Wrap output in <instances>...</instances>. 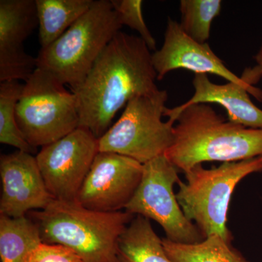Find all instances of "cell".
<instances>
[{
    "label": "cell",
    "instance_id": "10",
    "mask_svg": "<svg viewBox=\"0 0 262 262\" xmlns=\"http://www.w3.org/2000/svg\"><path fill=\"white\" fill-rule=\"evenodd\" d=\"M143 165L124 155L98 152L75 201L101 212L121 211L139 187Z\"/></svg>",
    "mask_w": 262,
    "mask_h": 262
},
{
    "label": "cell",
    "instance_id": "19",
    "mask_svg": "<svg viewBox=\"0 0 262 262\" xmlns=\"http://www.w3.org/2000/svg\"><path fill=\"white\" fill-rule=\"evenodd\" d=\"M23 89L24 84L16 80L0 84V142L33 155L37 148L26 140L15 118V108Z\"/></svg>",
    "mask_w": 262,
    "mask_h": 262
},
{
    "label": "cell",
    "instance_id": "12",
    "mask_svg": "<svg viewBox=\"0 0 262 262\" xmlns=\"http://www.w3.org/2000/svg\"><path fill=\"white\" fill-rule=\"evenodd\" d=\"M38 27L35 0L0 1V82H27L37 59L24 51V42Z\"/></svg>",
    "mask_w": 262,
    "mask_h": 262
},
{
    "label": "cell",
    "instance_id": "18",
    "mask_svg": "<svg viewBox=\"0 0 262 262\" xmlns=\"http://www.w3.org/2000/svg\"><path fill=\"white\" fill-rule=\"evenodd\" d=\"M163 244L173 262H250L218 234L196 244H179L167 238H163Z\"/></svg>",
    "mask_w": 262,
    "mask_h": 262
},
{
    "label": "cell",
    "instance_id": "7",
    "mask_svg": "<svg viewBox=\"0 0 262 262\" xmlns=\"http://www.w3.org/2000/svg\"><path fill=\"white\" fill-rule=\"evenodd\" d=\"M15 118L26 140L34 148L61 139L80 122L75 94L51 73L38 68L24 84Z\"/></svg>",
    "mask_w": 262,
    "mask_h": 262
},
{
    "label": "cell",
    "instance_id": "4",
    "mask_svg": "<svg viewBox=\"0 0 262 262\" xmlns=\"http://www.w3.org/2000/svg\"><path fill=\"white\" fill-rule=\"evenodd\" d=\"M122 27L111 1H94L63 35L40 49L36 57L37 68L49 72L75 92Z\"/></svg>",
    "mask_w": 262,
    "mask_h": 262
},
{
    "label": "cell",
    "instance_id": "13",
    "mask_svg": "<svg viewBox=\"0 0 262 262\" xmlns=\"http://www.w3.org/2000/svg\"><path fill=\"white\" fill-rule=\"evenodd\" d=\"M152 63L162 80L176 70L192 71L194 75L211 74L228 82L252 85L244 77L234 75L212 51L208 43H199L185 34L178 22L168 18L163 46L152 54Z\"/></svg>",
    "mask_w": 262,
    "mask_h": 262
},
{
    "label": "cell",
    "instance_id": "2",
    "mask_svg": "<svg viewBox=\"0 0 262 262\" xmlns=\"http://www.w3.org/2000/svg\"><path fill=\"white\" fill-rule=\"evenodd\" d=\"M174 125L173 144L165 156L186 173L206 162H237L262 156V129L229 121L207 103L183 108L168 117Z\"/></svg>",
    "mask_w": 262,
    "mask_h": 262
},
{
    "label": "cell",
    "instance_id": "16",
    "mask_svg": "<svg viewBox=\"0 0 262 262\" xmlns=\"http://www.w3.org/2000/svg\"><path fill=\"white\" fill-rule=\"evenodd\" d=\"M41 49L53 44L83 15L94 0H35Z\"/></svg>",
    "mask_w": 262,
    "mask_h": 262
},
{
    "label": "cell",
    "instance_id": "21",
    "mask_svg": "<svg viewBox=\"0 0 262 262\" xmlns=\"http://www.w3.org/2000/svg\"><path fill=\"white\" fill-rule=\"evenodd\" d=\"M122 25H125L139 32V37L146 42L150 51H156V40L144 21L141 0H112Z\"/></svg>",
    "mask_w": 262,
    "mask_h": 262
},
{
    "label": "cell",
    "instance_id": "5",
    "mask_svg": "<svg viewBox=\"0 0 262 262\" xmlns=\"http://www.w3.org/2000/svg\"><path fill=\"white\" fill-rule=\"evenodd\" d=\"M261 171L262 156L223 163L211 169L196 165L184 173L187 182L178 183L176 195L186 217L198 227L205 238L218 234L232 243L227 221L232 193L245 177Z\"/></svg>",
    "mask_w": 262,
    "mask_h": 262
},
{
    "label": "cell",
    "instance_id": "8",
    "mask_svg": "<svg viewBox=\"0 0 262 262\" xmlns=\"http://www.w3.org/2000/svg\"><path fill=\"white\" fill-rule=\"evenodd\" d=\"M178 169L165 155L143 165L140 184L125 207L132 215L158 222L165 238L179 244H192L205 239L200 229L188 220L174 194L173 186L180 182Z\"/></svg>",
    "mask_w": 262,
    "mask_h": 262
},
{
    "label": "cell",
    "instance_id": "20",
    "mask_svg": "<svg viewBox=\"0 0 262 262\" xmlns=\"http://www.w3.org/2000/svg\"><path fill=\"white\" fill-rule=\"evenodd\" d=\"M221 0H182L181 22L183 32L196 42L206 43L213 20L220 15Z\"/></svg>",
    "mask_w": 262,
    "mask_h": 262
},
{
    "label": "cell",
    "instance_id": "17",
    "mask_svg": "<svg viewBox=\"0 0 262 262\" xmlns=\"http://www.w3.org/2000/svg\"><path fill=\"white\" fill-rule=\"evenodd\" d=\"M42 243L35 222L26 215L13 218L0 215L1 262H24L29 253Z\"/></svg>",
    "mask_w": 262,
    "mask_h": 262
},
{
    "label": "cell",
    "instance_id": "23",
    "mask_svg": "<svg viewBox=\"0 0 262 262\" xmlns=\"http://www.w3.org/2000/svg\"><path fill=\"white\" fill-rule=\"evenodd\" d=\"M254 58L256 60V63H257V66L256 67V69H257L258 72H259V73L262 76V43L261 47L258 50V53H256Z\"/></svg>",
    "mask_w": 262,
    "mask_h": 262
},
{
    "label": "cell",
    "instance_id": "11",
    "mask_svg": "<svg viewBox=\"0 0 262 262\" xmlns=\"http://www.w3.org/2000/svg\"><path fill=\"white\" fill-rule=\"evenodd\" d=\"M2 194L0 215L25 216L32 210L46 209L54 200L46 187L36 157L18 151L0 157Z\"/></svg>",
    "mask_w": 262,
    "mask_h": 262
},
{
    "label": "cell",
    "instance_id": "15",
    "mask_svg": "<svg viewBox=\"0 0 262 262\" xmlns=\"http://www.w3.org/2000/svg\"><path fill=\"white\" fill-rule=\"evenodd\" d=\"M117 262H173L167 254L160 238L145 217L133 219L120 237Z\"/></svg>",
    "mask_w": 262,
    "mask_h": 262
},
{
    "label": "cell",
    "instance_id": "22",
    "mask_svg": "<svg viewBox=\"0 0 262 262\" xmlns=\"http://www.w3.org/2000/svg\"><path fill=\"white\" fill-rule=\"evenodd\" d=\"M24 262H83L77 253L61 245L42 243L32 250Z\"/></svg>",
    "mask_w": 262,
    "mask_h": 262
},
{
    "label": "cell",
    "instance_id": "6",
    "mask_svg": "<svg viewBox=\"0 0 262 262\" xmlns=\"http://www.w3.org/2000/svg\"><path fill=\"white\" fill-rule=\"evenodd\" d=\"M168 98L166 90L133 98L98 139L99 152L124 155L142 165L165 155L173 144L175 125L173 120H162Z\"/></svg>",
    "mask_w": 262,
    "mask_h": 262
},
{
    "label": "cell",
    "instance_id": "1",
    "mask_svg": "<svg viewBox=\"0 0 262 262\" xmlns=\"http://www.w3.org/2000/svg\"><path fill=\"white\" fill-rule=\"evenodd\" d=\"M152 54L140 37L118 32L75 92L79 127L100 139L133 98L158 91Z\"/></svg>",
    "mask_w": 262,
    "mask_h": 262
},
{
    "label": "cell",
    "instance_id": "3",
    "mask_svg": "<svg viewBox=\"0 0 262 262\" xmlns=\"http://www.w3.org/2000/svg\"><path fill=\"white\" fill-rule=\"evenodd\" d=\"M34 217L43 243L70 248L83 262H117L119 239L134 215L96 211L76 201L54 199Z\"/></svg>",
    "mask_w": 262,
    "mask_h": 262
},
{
    "label": "cell",
    "instance_id": "9",
    "mask_svg": "<svg viewBox=\"0 0 262 262\" xmlns=\"http://www.w3.org/2000/svg\"><path fill=\"white\" fill-rule=\"evenodd\" d=\"M98 152V139L82 127L42 146L36 159L55 200L75 201Z\"/></svg>",
    "mask_w": 262,
    "mask_h": 262
},
{
    "label": "cell",
    "instance_id": "14",
    "mask_svg": "<svg viewBox=\"0 0 262 262\" xmlns=\"http://www.w3.org/2000/svg\"><path fill=\"white\" fill-rule=\"evenodd\" d=\"M194 93L187 102L177 107L165 108L163 117H170L183 108L198 103H215L227 111L229 121L250 128L262 129V110L251 101L249 95L262 101V91L253 85L228 82L213 83L207 75L196 74L192 81Z\"/></svg>",
    "mask_w": 262,
    "mask_h": 262
}]
</instances>
